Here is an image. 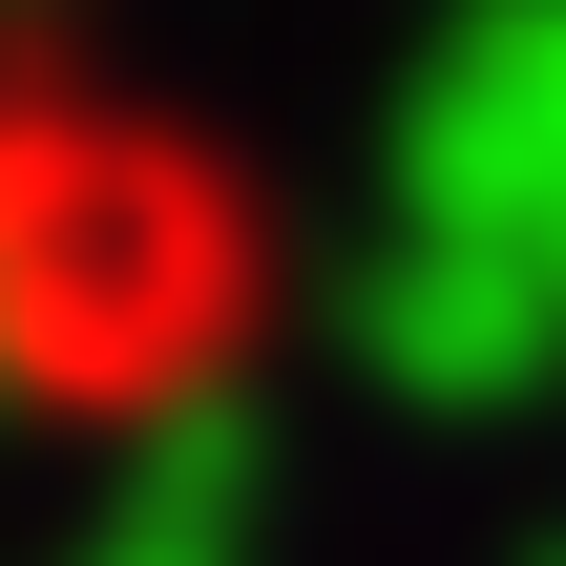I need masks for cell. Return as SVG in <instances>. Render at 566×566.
<instances>
[{
    "mask_svg": "<svg viewBox=\"0 0 566 566\" xmlns=\"http://www.w3.org/2000/svg\"><path fill=\"white\" fill-rule=\"evenodd\" d=\"M399 357L483 378L566 315V0H462L420 105H399Z\"/></svg>",
    "mask_w": 566,
    "mask_h": 566,
    "instance_id": "1",
    "label": "cell"
}]
</instances>
